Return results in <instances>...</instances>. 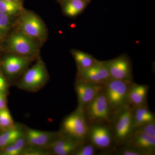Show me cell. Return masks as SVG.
<instances>
[{
    "label": "cell",
    "mask_w": 155,
    "mask_h": 155,
    "mask_svg": "<svg viewBox=\"0 0 155 155\" xmlns=\"http://www.w3.org/2000/svg\"><path fill=\"white\" fill-rule=\"evenodd\" d=\"M24 9L22 3L0 0V12L10 17H18Z\"/></svg>",
    "instance_id": "44dd1931"
},
{
    "label": "cell",
    "mask_w": 155,
    "mask_h": 155,
    "mask_svg": "<svg viewBox=\"0 0 155 155\" xmlns=\"http://www.w3.org/2000/svg\"><path fill=\"white\" fill-rule=\"evenodd\" d=\"M98 151L91 142L87 140L81 143L73 155H96L98 154Z\"/></svg>",
    "instance_id": "d4e9b609"
},
{
    "label": "cell",
    "mask_w": 155,
    "mask_h": 155,
    "mask_svg": "<svg viewBox=\"0 0 155 155\" xmlns=\"http://www.w3.org/2000/svg\"><path fill=\"white\" fill-rule=\"evenodd\" d=\"M74 87L78 102L77 108L83 110L87 105L89 104L100 92L103 91L104 85L85 82L76 79Z\"/></svg>",
    "instance_id": "30bf717a"
},
{
    "label": "cell",
    "mask_w": 155,
    "mask_h": 155,
    "mask_svg": "<svg viewBox=\"0 0 155 155\" xmlns=\"http://www.w3.org/2000/svg\"><path fill=\"white\" fill-rule=\"evenodd\" d=\"M33 60L10 53L3 59L2 66L6 75L10 78H14L24 73Z\"/></svg>",
    "instance_id": "7c38bea8"
},
{
    "label": "cell",
    "mask_w": 155,
    "mask_h": 155,
    "mask_svg": "<svg viewBox=\"0 0 155 155\" xmlns=\"http://www.w3.org/2000/svg\"><path fill=\"white\" fill-rule=\"evenodd\" d=\"M87 140L101 152V154L112 155L116 147L110 124L89 125Z\"/></svg>",
    "instance_id": "8992f818"
},
{
    "label": "cell",
    "mask_w": 155,
    "mask_h": 155,
    "mask_svg": "<svg viewBox=\"0 0 155 155\" xmlns=\"http://www.w3.org/2000/svg\"><path fill=\"white\" fill-rule=\"evenodd\" d=\"M133 81L111 78L104 85V92L114 113L127 104L128 89Z\"/></svg>",
    "instance_id": "ba28073f"
},
{
    "label": "cell",
    "mask_w": 155,
    "mask_h": 155,
    "mask_svg": "<svg viewBox=\"0 0 155 155\" xmlns=\"http://www.w3.org/2000/svg\"><path fill=\"white\" fill-rule=\"evenodd\" d=\"M132 116L134 128L155 121V114L150 110L148 105L133 108Z\"/></svg>",
    "instance_id": "d6986e66"
},
{
    "label": "cell",
    "mask_w": 155,
    "mask_h": 155,
    "mask_svg": "<svg viewBox=\"0 0 155 155\" xmlns=\"http://www.w3.org/2000/svg\"><path fill=\"white\" fill-rule=\"evenodd\" d=\"M13 18L0 12V39L7 37L14 25Z\"/></svg>",
    "instance_id": "603a6c76"
},
{
    "label": "cell",
    "mask_w": 155,
    "mask_h": 155,
    "mask_svg": "<svg viewBox=\"0 0 155 155\" xmlns=\"http://www.w3.org/2000/svg\"><path fill=\"white\" fill-rule=\"evenodd\" d=\"M81 143L61 132L50 145L48 149L52 155H73Z\"/></svg>",
    "instance_id": "9a60e30c"
},
{
    "label": "cell",
    "mask_w": 155,
    "mask_h": 155,
    "mask_svg": "<svg viewBox=\"0 0 155 155\" xmlns=\"http://www.w3.org/2000/svg\"><path fill=\"white\" fill-rule=\"evenodd\" d=\"M133 108L128 104L114 113L110 125L116 146L124 144L133 132Z\"/></svg>",
    "instance_id": "5b68a950"
},
{
    "label": "cell",
    "mask_w": 155,
    "mask_h": 155,
    "mask_svg": "<svg viewBox=\"0 0 155 155\" xmlns=\"http://www.w3.org/2000/svg\"><path fill=\"white\" fill-rule=\"evenodd\" d=\"M88 1H90V0H88Z\"/></svg>",
    "instance_id": "1f68e13d"
},
{
    "label": "cell",
    "mask_w": 155,
    "mask_h": 155,
    "mask_svg": "<svg viewBox=\"0 0 155 155\" xmlns=\"http://www.w3.org/2000/svg\"><path fill=\"white\" fill-rule=\"evenodd\" d=\"M13 117L8 107L0 110V128L5 130L15 125Z\"/></svg>",
    "instance_id": "cb8c5ba5"
},
{
    "label": "cell",
    "mask_w": 155,
    "mask_h": 155,
    "mask_svg": "<svg viewBox=\"0 0 155 155\" xmlns=\"http://www.w3.org/2000/svg\"><path fill=\"white\" fill-rule=\"evenodd\" d=\"M76 79L85 82L104 85L111 78L103 61H98L91 67L77 70Z\"/></svg>",
    "instance_id": "8fae6325"
},
{
    "label": "cell",
    "mask_w": 155,
    "mask_h": 155,
    "mask_svg": "<svg viewBox=\"0 0 155 155\" xmlns=\"http://www.w3.org/2000/svg\"><path fill=\"white\" fill-rule=\"evenodd\" d=\"M24 130L25 128L17 124L11 128L3 130L0 134V149H2L23 137Z\"/></svg>",
    "instance_id": "ac0fdd59"
},
{
    "label": "cell",
    "mask_w": 155,
    "mask_h": 155,
    "mask_svg": "<svg viewBox=\"0 0 155 155\" xmlns=\"http://www.w3.org/2000/svg\"><path fill=\"white\" fill-rule=\"evenodd\" d=\"M17 29L42 45L47 38L48 31L44 22L33 11L25 10L18 16Z\"/></svg>",
    "instance_id": "6da1fadb"
},
{
    "label": "cell",
    "mask_w": 155,
    "mask_h": 155,
    "mask_svg": "<svg viewBox=\"0 0 155 155\" xmlns=\"http://www.w3.org/2000/svg\"><path fill=\"white\" fill-rule=\"evenodd\" d=\"M26 146L25 137H21L16 142L2 149L1 154L2 155H21Z\"/></svg>",
    "instance_id": "7402d4cb"
},
{
    "label": "cell",
    "mask_w": 155,
    "mask_h": 155,
    "mask_svg": "<svg viewBox=\"0 0 155 155\" xmlns=\"http://www.w3.org/2000/svg\"><path fill=\"white\" fill-rule=\"evenodd\" d=\"M6 1H11V2H16L23 4V0H6Z\"/></svg>",
    "instance_id": "4dcf8cb0"
},
{
    "label": "cell",
    "mask_w": 155,
    "mask_h": 155,
    "mask_svg": "<svg viewBox=\"0 0 155 155\" xmlns=\"http://www.w3.org/2000/svg\"><path fill=\"white\" fill-rule=\"evenodd\" d=\"M60 131L51 132L42 131L26 127L24 137L26 145L48 149L50 145L60 135Z\"/></svg>",
    "instance_id": "4fadbf2b"
},
{
    "label": "cell",
    "mask_w": 155,
    "mask_h": 155,
    "mask_svg": "<svg viewBox=\"0 0 155 155\" xmlns=\"http://www.w3.org/2000/svg\"><path fill=\"white\" fill-rule=\"evenodd\" d=\"M150 87L146 84L133 82L130 84L127 96V104L132 108L148 105L147 94Z\"/></svg>",
    "instance_id": "2e32d148"
},
{
    "label": "cell",
    "mask_w": 155,
    "mask_h": 155,
    "mask_svg": "<svg viewBox=\"0 0 155 155\" xmlns=\"http://www.w3.org/2000/svg\"><path fill=\"white\" fill-rule=\"evenodd\" d=\"M123 144L140 150L147 155L155 154V137L133 131Z\"/></svg>",
    "instance_id": "5bb4252c"
},
{
    "label": "cell",
    "mask_w": 155,
    "mask_h": 155,
    "mask_svg": "<svg viewBox=\"0 0 155 155\" xmlns=\"http://www.w3.org/2000/svg\"><path fill=\"white\" fill-rule=\"evenodd\" d=\"M111 79L133 81L132 66L128 57L122 55L109 61H103Z\"/></svg>",
    "instance_id": "9c48e42d"
},
{
    "label": "cell",
    "mask_w": 155,
    "mask_h": 155,
    "mask_svg": "<svg viewBox=\"0 0 155 155\" xmlns=\"http://www.w3.org/2000/svg\"><path fill=\"white\" fill-rule=\"evenodd\" d=\"M40 45L30 37L16 29L6 40V49L9 53L33 58L38 55Z\"/></svg>",
    "instance_id": "52a82bcc"
},
{
    "label": "cell",
    "mask_w": 155,
    "mask_h": 155,
    "mask_svg": "<svg viewBox=\"0 0 155 155\" xmlns=\"http://www.w3.org/2000/svg\"><path fill=\"white\" fill-rule=\"evenodd\" d=\"M49 79L45 64L42 59L38 58L32 67L24 72L17 86L22 90L36 92L45 86Z\"/></svg>",
    "instance_id": "7a4b0ae2"
},
{
    "label": "cell",
    "mask_w": 155,
    "mask_h": 155,
    "mask_svg": "<svg viewBox=\"0 0 155 155\" xmlns=\"http://www.w3.org/2000/svg\"><path fill=\"white\" fill-rule=\"evenodd\" d=\"M88 129L89 124L83 111L77 108L63 119L60 131L64 135L82 143L88 140Z\"/></svg>",
    "instance_id": "277c9868"
},
{
    "label": "cell",
    "mask_w": 155,
    "mask_h": 155,
    "mask_svg": "<svg viewBox=\"0 0 155 155\" xmlns=\"http://www.w3.org/2000/svg\"><path fill=\"white\" fill-rule=\"evenodd\" d=\"M71 52L77 65V70L88 68L98 61L93 56L82 51L72 50Z\"/></svg>",
    "instance_id": "ffe728a7"
},
{
    "label": "cell",
    "mask_w": 155,
    "mask_h": 155,
    "mask_svg": "<svg viewBox=\"0 0 155 155\" xmlns=\"http://www.w3.org/2000/svg\"><path fill=\"white\" fill-rule=\"evenodd\" d=\"M89 125L97 123L111 124L114 114L104 90L83 109Z\"/></svg>",
    "instance_id": "3957f363"
},
{
    "label": "cell",
    "mask_w": 155,
    "mask_h": 155,
    "mask_svg": "<svg viewBox=\"0 0 155 155\" xmlns=\"http://www.w3.org/2000/svg\"><path fill=\"white\" fill-rule=\"evenodd\" d=\"M133 131H138L155 137V121L139 125L134 128Z\"/></svg>",
    "instance_id": "83f0119b"
},
{
    "label": "cell",
    "mask_w": 155,
    "mask_h": 155,
    "mask_svg": "<svg viewBox=\"0 0 155 155\" xmlns=\"http://www.w3.org/2000/svg\"><path fill=\"white\" fill-rule=\"evenodd\" d=\"M8 85L3 73L0 71V92L6 94L8 91Z\"/></svg>",
    "instance_id": "f1b7e54d"
},
{
    "label": "cell",
    "mask_w": 155,
    "mask_h": 155,
    "mask_svg": "<svg viewBox=\"0 0 155 155\" xmlns=\"http://www.w3.org/2000/svg\"><path fill=\"white\" fill-rule=\"evenodd\" d=\"M64 14L70 17H76L82 13L90 1L88 0H58Z\"/></svg>",
    "instance_id": "e0dca14e"
},
{
    "label": "cell",
    "mask_w": 155,
    "mask_h": 155,
    "mask_svg": "<svg viewBox=\"0 0 155 155\" xmlns=\"http://www.w3.org/2000/svg\"><path fill=\"white\" fill-rule=\"evenodd\" d=\"M51 154L49 150L44 148L36 147L26 145L21 155H48Z\"/></svg>",
    "instance_id": "4316f807"
},
{
    "label": "cell",
    "mask_w": 155,
    "mask_h": 155,
    "mask_svg": "<svg viewBox=\"0 0 155 155\" xmlns=\"http://www.w3.org/2000/svg\"><path fill=\"white\" fill-rule=\"evenodd\" d=\"M5 94L0 92V110L7 107Z\"/></svg>",
    "instance_id": "f546056e"
},
{
    "label": "cell",
    "mask_w": 155,
    "mask_h": 155,
    "mask_svg": "<svg viewBox=\"0 0 155 155\" xmlns=\"http://www.w3.org/2000/svg\"><path fill=\"white\" fill-rule=\"evenodd\" d=\"M113 155H147L145 153L133 147L122 144L116 146Z\"/></svg>",
    "instance_id": "484cf974"
}]
</instances>
